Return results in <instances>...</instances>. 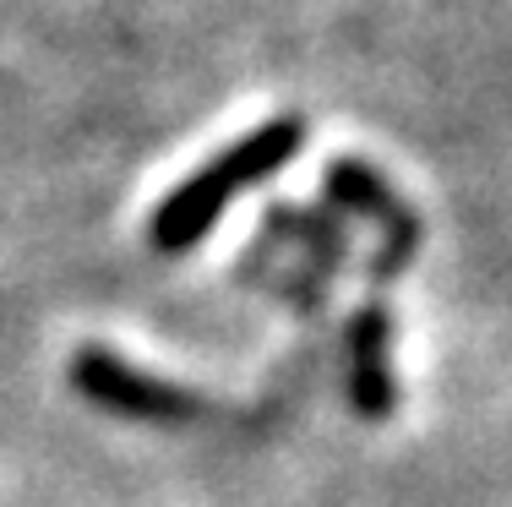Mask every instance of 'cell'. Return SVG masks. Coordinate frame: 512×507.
I'll return each mask as SVG.
<instances>
[{
    "instance_id": "cell-2",
    "label": "cell",
    "mask_w": 512,
    "mask_h": 507,
    "mask_svg": "<svg viewBox=\"0 0 512 507\" xmlns=\"http://www.w3.org/2000/svg\"><path fill=\"white\" fill-rule=\"evenodd\" d=\"M66 377L104 415H126V420H142V426H202V420H213V404L202 393L175 388V382L153 377V371L131 366V360H120L115 349H99V344L77 349Z\"/></svg>"
},
{
    "instance_id": "cell-5",
    "label": "cell",
    "mask_w": 512,
    "mask_h": 507,
    "mask_svg": "<svg viewBox=\"0 0 512 507\" xmlns=\"http://www.w3.org/2000/svg\"><path fill=\"white\" fill-rule=\"evenodd\" d=\"M267 240H300V246L311 251V268L322 273V279L349 257V229L322 219V213H300V208H273L267 213Z\"/></svg>"
},
{
    "instance_id": "cell-4",
    "label": "cell",
    "mask_w": 512,
    "mask_h": 507,
    "mask_svg": "<svg viewBox=\"0 0 512 507\" xmlns=\"http://www.w3.org/2000/svg\"><path fill=\"white\" fill-rule=\"evenodd\" d=\"M344 377L349 404L360 420H393L398 377H393V311L382 300H365L344 328Z\"/></svg>"
},
{
    "instance_id": "cell-3",
    "label": "cell",
    "mask_w": 512,
    "mask_h": 507,
    "mask_svg": "<svg viewBox=\"0 0 512 507\" xmlns=\"http://www.w3.org/2000/svg\"><path fill=\"white\" fill-rule=\"evenodd\" d=\"M322 191L344 213L371 219L376 229H382V251H376V262H371V279L376 284H393L398 273L414 262V251H420V219L409 213V202L398 197V191L387 186L371 164H360V159H333V164H327Z\"/></svg>"
},
{
    "instance_id": "cell-1",
    "label": "cell",
    "mask_w": 512,
    "mask_h": 507,
    "mask_svg": "<svg viewBox=\"0 0 512 507\" xmlns=\"http://www.w3.org/2000/svg\"><path fill=\"white\" fill-rule=\"evenodd\" d=\"M306 137H311V126L300 115H278V120H267V126L246 131V137H235L213 164H202L186 186H175L153 208L148 246L158 251V257H180V251L202 246L207 229L224 219L229 202H235L240 191L262 186V180H273L284 164L300 159Z\"/></svg>"
}]
</instances>
